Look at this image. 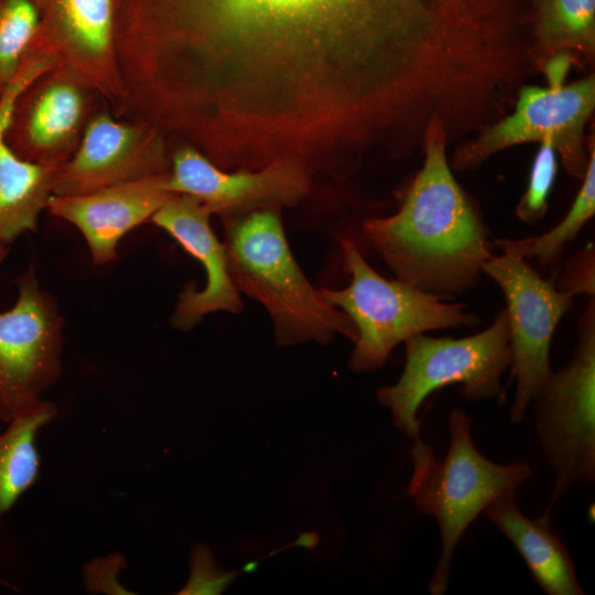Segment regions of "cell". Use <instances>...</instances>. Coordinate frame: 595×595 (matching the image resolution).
<instances>
[{
    "label": "cell",
    "mask_w": 595,
    "mask_h": 595,
    "mask_svg": "<svg viewBox=\"0 0 595 595\" xmlns=\"http://www.w3.org/2000/svg\"><path fill=\"white\" fill-rule=\"evenodd\" d=\"M150 65L231 132L312 140L381 119L455 68L477 0H127Z\"/></svg>",
    "instance_id": "6da1fadb"
},
{
    "label": "cell",
    "mask_w": 595,
    "mask_h": 595,
    "mask_svg": "<svg viewBox=\"0 0 595 595\" xmlns=\"http://www.w3.org/2000/svg\"><path fill=\"white\" fill-rule=\"evenodd\" d=\"M448 139L442 119L433 118L423 166L401 207L363 224L365 239L398 280L446 299L472 289L491 255L482 218L452 173Z\"/></svg>",
    "instance_id": "7a4b0ae2"
},
{
    "label": "cell",
    "mask_w": 595,
    "mask_h": 595,
    "mask_svg": "<svg viewBox=\"0 0 595 595\" xmlns=\"http://www.w3.org/2000/svg\"><path fill=\"white\" fill-rule=\"evenodd\" d=\"M223 223L232 283L266 307L278 345L327 344L336 334L356 342L350 318L323 298L295 261L281 209H260Z\"/></svg>",
    "instance_id": "3957f363"
},
{
    "label": "cell",
    "mask_w": 595,
    "mask_h": 595,
    "mask_svg": "<svg viewBox=\"0 0 595 595\" xmlns=\"http://www.w3.org/2000/svg\"><path fill=\"white\" fill-rule=\"evenodd\" d=\"M470 428V418L455 408L448 416L450 447L442 462L420 437L411 448L413 473L408 494L420 512L436 519L442 538L440 560L429 584L432 595L446 592L454 551L468 526L493 501L515 495L532 475L524 463L501 465L485 457L473 443Z\"/></svg>",
    "instance_id": "277c9868"
},
{
    "label": "cell",
    "mask_w": 595,
    "mask_h": 595,
    "mask_svg": "<svg viewBox=\"0 0 595 595\" xmlns=\"http://www.w3.org/2000/svg\"><path fill=\"white\" fill-rule=\"evenodd\" d=\"M344 268L350 275L343 290L321 289L323 298L340 309L357 331L349 357L354 371L381 367L401 342L433 329L472 326L477 317L465 304L421 291L400 280H387L365 260L355 241L339 238Z\"/></svg>",
    "instance_id": "5b68a950"
},
{
    "label": "cell",
    "mask_w": 595,
    "mask_h": 595,
    "mask_svg": "<svg viewBox=\"0 0 595 595\" xmlns=\"http://www.w3.org/2000/svg\"><path fill=\"white\" fill-rule=\"evenodd\" d=\"M404 343L403 372L394 385L378 389L377 399L390 409L394 424L413 440L420 437L418 410L432 392L459 383V393L467 400L494 398L510 365L505 309L478 334L458 339L418 334Z\"/></svg>",
    "instance_id": "8992f818"
},
{
    "label": "cell",
    "mask_w": 595,
    "mask_h": 595,
    "mask_svg": "<svg viewBox=\"0 0 595 595\" xmlns=\"http://www.w3.org/2000/svg\"><path fill=\"white\" fill-rule=\"evenodd\" d=\"M534 424L555 473L552 499L543 516L575 482L595 478V313L593 298L580 323L572 360L551 372L534 396Z\"/></svg>",
    "instance_id": "52a82bcc"
},
{
    "label": "cell",
    "mask_w": 595,
    "mask_h": 595,
    "mask_svg": "<svg viewBox=\"0 0 595 595\" xmlns=\"http://www.w3.org/2000/svg\"><path fill=\"white\" fill-rule=\"evenodd\" d=\"M510 115L483 128L448 160L455 171H473L497 152L526 142L549 141L565 171L582 178L589 160L585 127L595 108V76L569 85H522Z\"/></svg>",
    "instance_id": "ba28073f"
},
{
    "label": "cell",
    "mask_w": 595,
    "mask_h": 595,
    "mask_svg": "<svg viewBox=\"0 0 595 595\" xmlns=\"http://www.w3.org/2000/svg\"><path fill=\"white\" fill-rule=\"evenodd\" d=\"M482 272L499 285L506 298L509 366L517 381L510 420L521 423L529 404L552 372L549 357L552 336L574 296L555 289L527 259L508 251L490 255Z\"/></svg>",
    "instance_id": "9c48e42d"
},
{
    "label": "cell",
    "mask_w": 595,
    "mask_h": 595,
    "mask_svg": "<svg viewBox=\"0 0 595 595\" xmlns=\"http://www.w3.org/2000/svg\"><path fill=\"white\" fill-rule=\"evenodd\" d=\"M18 286L15 304L0 313V419L6 423L37 407L61 371L62 318L54 301L32 269Z\"/></svg>",
    "instance_id": "30bf717a"
},
{
    "label": "cell",
    "mask_w": 595,
    "mask_h": 595,
    "mask_svg": "<svg viewBox=\"0 0 595 595\" xmlns=\"http://www.w3.org/2000/svg\"><path fill=\"white\" fill-rule=\"evenodd\" d=\"M312 175L304 166L289 161L259 170L226 171L186 143L171 154L166 188L196 197L224 220L299 204L311 190Z\"/></svg>",
    "instance_id": "8fae6325"
},
{
    "label": "cell",
    "mask_w": 595,
    "mask_h": 595,
    "mask_svg": "<svg viewBox=\"0 0 595 595\" xmlns=\"http://www.w3.org/2000/svg\"><path fill=\"white\" fill-rule=\"evenodd\" d=\"M160 131L123 123L107 113L94 117L69 160L63 164L53 195L74 196L170 171Z\"/></svg>",
    "instance_id": "7c38bea8"
},
{
    "label": "cell",
    "mask_w": 595,
    "mask_h": 595,
    "mask_svg": "<svg viewBox=\"0 0 595 595\" xmlns=\"http://www.w3.org/2000/svg\"><path fill=\"white\" fill-rule=\"evenodd\" d=\"M44 75L15 99L4 140L24 160L63 165L78 145L86 83L67 67L48 80Z\"/></svg>",
    "instance_id": "4fadbf2b"
},
{
    "label": "cell",
    "mask_w": 595,
    "mask_h": 595,
    "mask_svg": "<svg viewBox=\"0 0 595 595\" xmlns=\"http://www.w3.org/2000/svg\"><path fill=\"white\" fill-rule=\"evenodd\" d=\"M210 215L196 197L175 194L151 217V221L195 257L206 272L203 290L197 291L195 284L190 283L180 293L172 325L182 331L191 329L205 314L217 311L238 314L244 309L240 292L230 278L225 245L210 227Z\"/></svg>",
    "instance_id": "5bb4252c"
},
{
    "label": "cell",
    "mask_w": 595,
    "mask_h": 595,
    "mask_svg": "<svg viewBox=\"0 0 595 595\" xmlns=\"http://www.w3.org/2000/svg\"><path fill=\"white\" fill-rule=\"evenodd\" d=\"M169 172L84 195H52L46 208L75 225L94 263L105 264L117 259L116 247L128 231L151 219L175 195L166 188Z\"/></svg>",
    "instance_id": "9a60e30c"
},
{
    "label": "cell",
    "mask_w": 595,
    "mask_h": 595,
    "mask_svg": "<svg viewBox=\"0 0 595 595\" xmlns=\"http://www.w3.org/2000/svg\"><path fill=\"white\" fill-rule=\"evenodd\" d=\"M51 12L48 36H37L36 44L89 86L120 99L115 0H51Z\"/></svg>",
    "instance_id": "2e32d148"
},
{
    "label": "cell",
    "mask_w": 595,
    "mask_h": 595,
    "mask_svg": "<svg viewBox=\"0 0 595 595\" xmlns=\"http://www.w3.org/2000/svg\"><path fill=\"white\" fill-rule=\"evenodd\" d=\"M513 543L536 582L549 595H582L572 559L549 527V517H526L515 495L500 497L483 511Z\"/></svg>",
    "instance_id": "e0dca14e"
},
{
    "label": "cell",
    "mask_w": 595,
    "mask_h": 595,
    "mask_svg": "<svg viewBox=\"0 0 595 595\" xmlns=\"http://www.w3.org/2000/svg\"><path fill=\"white\" fill-rule=\"evenodd\" d=\"M13 102L0 100V242L34 230L63 165L24 160L4 140Z\"/></svg>",
    "instance_id": "ac0fdd59"
},
{
    "label": "cell",
    "mask_w": 595,
    "mask_h": 595,
    "mask_svg": "<svg viewBox=\"0 0 595 595\" xmlns=\"http://www.w3.org/2000/svg\"><path fill=\"white\" fill-rule=\"evenodd\" d=\"M532 9L536 67L560 52H576L589 63L594 61L595 0H532Z\"/></svg>",
    "instance_id": "d6986e66"
},
{
    "label": "cell",
    "mask_w": 595,
    "mask_h": 595,
    "mask_svg": "<svg viewBox=\"0 0 595 595\" xmlns=\"http://www.w3.org/2000/svg\"><path fill=\"white\" fill-rule=\"evenodd\" d=\"M57 414L55 405L42 401L15 416L0 433V516L9 511L39 476L37 432Z\"/></svg>",
    "instance_id": "ffe728a7"
},
{
    "label": "cell",
    "mask_w": 595,
    "mask_h": 595,
    "mask_svg": "<svg viewBox=\"0 0 595 595\" xmlns=\"http://www.w3.org/2000/svg\"><path fill=\"white\" fill-rule=\"evenodd\" d=\"M581 188L564 218L552 229L537 237L522 239H496L501 251L515 253L523 259L536 258L550 264L561 256L567 242L573 240L595 213V147L589 143V160Z\"/></svg>",
    "instance_id": "44dd1931"
},
{
    "label": "cell",
    "mask_w": 595,
    "mask_h": 595,
    "mask_svg": "<svg viewBox=\"0 0 595 595\" xmlns=\"http://www.w3.org/2000/svg\"><path fill=\"white\" fill-rule=\"evenodd\" d=\"M40 28L33 0H0V96L21 71Z\"/></svg>",
    "instance_id": "7402d4cb"
},
{
    "label": "cell",
    "mask_w": 595,
    "mask_h": 595,
    "mask_svg": "<svg viewBox=\"0 0 595 595\" xmlns=\"http://www.w3.org/2000/svg\"><path fill=\"white\" fill-rule=\"evenodd\" d=\"M558 173V153L549 141L540 143L534 155L528 185L516 207L517 217L528 224L543 218Z\"/></svg>",
    "instance_id": "603a6c76"
},
{
    "label": "cell",
    "mask_w": 595,
    "mask_h": 595,
    "mask_svg": "<svg viewBox=\"0 0 595 595\" xmlns=\"http://www.w3.org/2000/svg\"><path fill=\"white\" fill-rule=\"evenodd\" d=\"M191 576L180 594H220L237 573L224 572L206 545H196L191 556Z\"/></svg>",
    "instance_id": "cb8c5ba5"
},
{
    "label": "cell",
    "mask_w": 595,
    "mask_h": 595,
    "mask_svg": "<svg viewBox=\"0 0 595 595\" xmlns=\"http://www.w3.org/2000/svg\"><path fill=\"white\" fill-rule=\"evenodd\" d=\"M594 245L588 244L566 264L559 283V290L572 296L595 292Z\"/></svg>",
    "instance_id": "d4e9b609"
},
{
    "label": "cell",
    "mask_w": 595,
    "mask_h": 595,
    "mask_svg": "<svg viewBox=\"0 0 595 595\" xmlns=\"http://www.w3.org/2000/svg\"><path fill=\"white\" fill-rule=\"evenodd\" d=\"M305 537L306 538H304V534H302L296 543L301 544L302 547L312 548L317 541L316 534L305 533Z\"/></svg>",
    "instance_id": "484cf974"
},
{
    "label": "cell",
    "mask_w": 595,
    "mask_h": 595,
    "mask_svg": "<svg viewBox=\"0 0 595 595\" xmlns=\"http://www.w3.org/2000/svg\"><path fill=\"white\" fill-rule=\"evenodd\" d=\"M6 253H7V247H6V244L0 242V262H1L2 259L4 258Z\"/></svg>",
    "instance_id": "4316f807"
},
{
    "label": "cell",
    "mask_w": 595,
    "mask_h": 595,
    "mask_svg": "<svg viewBox=\"0 0 595 595\" xmlns=\"http://www.w3.org/2000/svg\"><path fill=\"white\" fill-rule=\"evenodd\" d=\"M0 583H2L1 580H0Z\"/></svg>",
    "instance_id": "83f0119b"
}]
</instances>
